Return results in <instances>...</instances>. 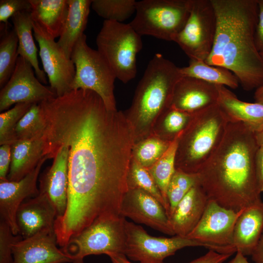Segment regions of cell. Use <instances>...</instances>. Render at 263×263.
<instances>
[{
  "mask_svg": "<svg viewBox=\"0 0 263 263\" xmlns=\"http://www.w3.org/2000/svg\"><path fill=\"white\" fill-rule=\"evenodd\" d=\"M111 259L112 263H132L129 261L126 256L121 253H112L108 255Z\"/></svg>",
  "mask_w": 263,
  "mask_h": 263,
  "instance_id": "ee69618b",
  "label": "cell"
},
{
  "mask_svg": "<svg viewBox=\"0 0 263 263\" xmlns=\"http://www.w3.org/2000/svg\"><path fill=\"white\" fill-rule=\"evenodd\" d=\"M259 13L255 32V42L258 50L263 51V0H258Z\"/></svg>",
  "mask_w": 263,
  "mask_h": 263,
  "instance_id": "b9f144b4",
  "label": "cell"
},
{
  "mask_svg": "<svg viewBox=\"0 0 263 263\" xmlns=\"http://www.w3.org/2000/svg\"><path fill=\"white\" fill-rule=\"evenodd\" d=\"M121 215L164 233L174 235L162 205L153 196L138 188H129L123 199Z\"/></svg>",
  "mask_w": 263,
  "mask_h": 263,
  "instance_id": "9a60e30c",
  "label": "cell"
},
{
  "mask_svg": "<svg viewBox=\"0 0 263 263\" xmlns=\"http://www.w3.org/2000/svg\"><path fill=\"white\" fill-rule=\"evenodd\" d=\"M256 141L258 146H263V128L256 133H254Z\"/></svg>",
  "mask_w": 263,
  "mask_h": 263,
  "instance_id": "7dc6e473",
  "label": "cell"
},
{
  "mask_svg": "<svg viewBox=\"0 0 263 263\" xmlns=\"http://www.w3.org/2000/svg\"><path fill=\"white\" fill-rule=\"evenodd\" d=\"M263 231V202L245 208L238 218L233 244L237 251L251 255Z\"/></svg>",
  "mask_w": 263,
  "mask_h": 263,
  "instance_id": "603a6c76",
  "label": "cell"
},
{
  "mask_svg": "<svg viewBox=\"0 0 263 263\" xmlns=\"http://www.w3.org/2000/svg\"><path fill=\"white\" fill-rule=\"evenodd\" d=\"M31 10L29 0H0V22L9 25L8 19L16 14L23 11L31 12Z\"/></svg>",
  "mask_w": 263,
  "mask_h": 263,
  "instance_id": "74e56055",
  "label": "cell"
},
{
  "mask_svg": "<svg viewBox=\"0 0 263 263\" xmlns=\"http://www.w3.org/2000/svg\"><path fill=\"white\" fill-rule=\"evenodd\" d=\"M71 58L75 68L72 90L92 91L101 98L108 110L116 111L114 94V83L116 77L97 50L88 46L85 34L75 44Z\"/></svg>",
  "mask_w": 263,
  "mask_h": 263,
  "instance_id": "ba28073f",
  "label": "cell"
},
{
  "mask_svg": "<svg viewBox=\"0 0 263 263\" xmlns=\"http://www.w3.org/2000/svg\"><path fill=\"white\" fill-rule=\"evenodd\" d=\"M35 75L32 64L19 56L13 73L0 91L1 112L17 103H40L56 96Z\"/></svg>",
  "mask_w": 263,
  "mask_h": 263,
  "instance_id": "4fadbf2b",
  "label": "cell"
},
{
  "mask_svg": "<svg viewBox=\"0 0 263 263\" xmlns=\"http://www.w3.org/2000/svg\"><path fill=\"white\" fill-rule=\"evenodd\" d=\"M231 255L209 250L204 255L188 263H223Z\"/></svg>",
  "mask_w": 263,
  "mask_h": 263,
  "instance_id": "ab89813d",
  "label": "cell"
},
{
  "mask_svg": "<svg viewBox=\"0 0 263 263\" xmlns=\"http://www.w3.org/2000/svg\"><path fill=\"white\" fill-rule=\"evenodd\" d=\"M170 143L152 134L133 145L132 157L141 166L149 169L163 155Z\"/></svg>",
  "mask_w": 263,
  "mask_h": 263,
  "instance_id": "d6a6232c",
  "label": "cell"
},
{
  "mask_svg": "<svg viewBox=\"0 0 263 263\" xmlns=\"http://www.w3.org/2000/svg\"><path fill=\"white\" fill-rule=\"evenodd\" d=\"M260 54H261V56H262V58L263 59V51L260 52Z\"/></svg>",
  "mask_w": 263,
  "mask_h": 263,
  "instance_id": "681fc988",
  "label": "cell"
},
{
  "mask_svg": "<svg viewBox=\"0 0 263 263\" xmlns=\"http://www.w3.org/2000/svg\"><path fill=\"white\" fill-rule=\"evenodd\" d=\"M34 104V103H33ZM33 104L19 103L0 114V145H11L17 141L15 130L21 118Z\"/></svg>",
  "mask_w": 263,
  "mask_h": 263,
  "instance_id": "d590c367",
  "label": "cell"
},
{
  "mask_svg": "<svg viewBox=\"0 0 263 263\" xmlns=\"http://www.w3.org/2000/svg\"><path fill=\"white\" fill-rule=\"evenodd\" d=\"M191 0L137 1L135 16L129 23L141 36L172 41L185 25Z\"/></svg>",
  "mask_w": 263,
  "mask_h": 263,
  "instance_id": "52a82bcc",
  "label": "cell"
},
{
  "mask_svg": "<svg viewBox=\"0 0 263 263\" xmlns=\"http://www.w3.org/2000/svg\"><path fill=\"white\" fill-rule=\"evenodd\" d=\"M228 122L217 103L193 113L178 140L176 169L197 173L219 145Z\"/></svg>",
  "mask_w": 263,
  "mask_h": 263,
  "instance_id": "5b68a950",
  "label": "cell"
},
{
  "mask_svg": "<svg viewBox=\"0 0 263 263\" xmlns=\"http://www.w3.org/2000/svg\"><path fill=\"white\" fill-rule=\"evenodd\" d=\"M56 217V211L51 201L45 194L39 193L25 200L18 208L16 215L18 235L24 239L54 229Z\"/></svg>",
  "mask_w": 263,
  "mask_h": 263,
  "instance_id": "d6986e66",
  "label": "cell"
},
{
  "mask_svg": "<svg viewBox=\"0 0 263 263\" xmlns=\"http://www.w3.org/2000/svg\"><path fill=\"white\" fill-rule=\"evenodd\" d=\"M254 99L255 102L263 103V85L256 89Z\"/></svg>",
  "mask_w": 263,
  "mask_h": 263,
  "instance_id": "bcb514c9",
  "label": "cell"
},
{
  "mask_svg": "<svg viewBox=\"0 0 263 263\" xmlns=\"http://www.w3.org/2000/svg\"><path fill=\"white\" fill-rule=\"evenodd\" d=\"M92 0H68L69 11L57 43L71 58L73 49L84 34Z\"/></svg>",
  "mask_w": 263,
  "mask_h": 263,
  "instance_id": "d4e9b609",
  "label": "cell"
},
{
  "mask_svg": "<svg viewBox=\"0 0 263 263\" xmlns=\"http://www.w3.org/2000/svg\"><path fill=\"white\" fill-rule=\"evenodd\" d=\"M244 209L234 211L208 200L200 220L186 237L205 244L209 250L232 255L236 252L233 244L234 226Z\"/></svg>",
  "mask_w": 263,
  "mask_h": 263,
  "instance_id": "8fae6325",
  "label": "cell"
},
{
  "mask_svg": "<svg viewBox=\"0 0 263 263\" xmlns=\"http://www.w3.org/2000/svg\"><path fill=\"white\" fill-rule=\"evenodd\" d=\"M129 188H138L155 197L165 208L169 217V209L154 179L146 168L141 166L132 157L127 177Z\"/></svg>",
  "mask_w": 263,
  "mask_h": 263,
  "instance_id": "836d02e7",
  "label": "cell"
},
{
  "mask_svg": "<svg viewBox=\"0 0 263 263\" xmlns=\"http://www.w3.org/2000/svg\"><path fill=\"white\" fill-rule=\"evenodd\" d=\"M216 28V16L211 0H191L188 19L173 41L190 60L205 61L213 46Z\"/></svg>",
  "mask_w": 263,
  "mask_h": 263,
  "instance_id": "30bf717a",
  "label": "cell"
},
{
  "mask_svg": "<svg viewBox=\"0 0 263 263\" xmlns=\"http://www.w3.org/2000/svg\"><path fill=\"white\" fill-rule=\"evenodd\" d=\"M21 238L20 235L13 234L6 223L0 221V263H13V245Z\"/></svg>",
  "mask_w": 263,
  "mask_h": 263,
  "instance_id": "8d00e7d4",
  "label": "cell"
},
{
  "mask_svg": "<svg viewBox=\"0 0 263 263\" xmlns=\"http://www.w3.org/2000/svg\"><path fill=\"white\" fill-rule=\"evenodd\" d=\"M41 107L43 156L62 145L69 149L67 206L54 225L67 241L97 219L122 215L134 135L123 112L108 110L91 90H72Z\"/></svg>",
  "mask_w": 263,
  "mask_h": 263,
  "instance_id": "6da1fadb",
  "label": "cell"
},
{
  "mask_svg": "<svg viewBox=\"0 0 263 263\" xmlns=\"http://www.w3.org/2000/svg\"><path fill=\"white\" fill-rule=\"evenodd\" d=\"M192 115L171 106L158 117L153 126L152 134L171 143L186 128Z\"/></svg>",
  "mask_w": 263,
  "mask_h": 263,
  "instance_id": "f1b7e54d",
  "label": "cell"
},
{
  "mask_svg": "<svg viewBox=\"0 0 263 263\" xmlns=\"http://www.w3.org/2000/svg\"><path fill=\"white\" fill-rule=\"evenodd\" d=\"M33 35L39 46V55L44 73L47 75L52 90L56 96L72 91L75 68L55 39L36 22L33 21Z\"/></svg>",
  "mask_w": 263,
  "mask_h": 263,
  "instance_id": "5bb4252c",
  "label": "cell"
},
{
  "mask_svg": "<svg viewBox=\"0 0 263 263\" xmlns=\"http://www.w3.org/2000/svg\"><path fill=\"white\" fill-rule=\"evenodd\" d=\"M235 257L228 263H250L241 252L237 251Z\"/></svg>",
  "mask_w": 263,
  "mask_h": 263,
  "instance_id": "f6af8a7d",
  "label": "cell"
},
{
  "mask_svg": "<svg viewBox=\"0 0 263 263\" xmlns=\"http://www.w3.org/2000/svg\"><path fill=\"white\" fill-rule=\"evenodd\" d=\"M125 255L140 263H164L167 257L188 246H204L197 241L176 235L171 238L150 235L141 226L126 220Z\"/></svg>",
  "mask_w": 263,
  "mask_h": 263,
  "instance_id": "7c38bea8",
  "label": "cell"
},
{
  "mask_svg": "<svg viewBox=\"0 0 263 263\" xmlns=\"http://www.w3.org/2000/svg\"><path fill=\"white\" fill-rule=\"evenodd\" d=\"M46 122L40 103H34L18 123L17 140H30L43 137Z\"/></svg>",
  "mask_w": 263,
  "mask_h": 263,
  "instance_id": "1f68e13d",
  "label": "cell"
},
{
  "mask_svg": "<svg viewBox=\"0 0 263 263\" xmlns=\"http://www.w3.org/2000/svg\"><path fill=\"white\" fill-rule=\"evenodd\" d=\"M218 89L217 103L228 122L242 123L254 133L263 128V103L243 101L223 85Z\"/></svg>",
  "mask_w": 263,
  "mask_h": 263,
  "instance_id": "7402d4cb",
  "label": "cell"
},
{
  "mask_svg": "<svg viewBox=\"0 0 263 263\" xmlns=\"http://www.w3.org/2000/svg\"><path fill=\"white\" fill-rule=\"evenodd\" d=\"M218 85L182 76L174 87L171 106L193 114L217 103Z\"/></svg>",
  "mask_w": 263,
  "mask_h": 263,
  "instance_id": "ffe728a7",
  "label": "cell"
},
{
  "mask_svg": "<svg viewBox=\"0 0 263 263\" xmlns=\"http://www.w3.org/2000/svg\"><path fill=\"white\" fill-rule=\"evenodd\" d=\"M48 159L47 156L43 157L35 169L19 181L0 180V220L10 226L15 235H18L16 221L17 211L26 198L39 194L37 179L42 165Z\"/></svg>",
  "mask_w": 263,
  "mask_h": 263,
  "instance_id": "2e32d148",
  "label": "cell"
},
{
  "mask_svg": "<svg viewBox=\"0 0 263 263\" xmlns=\"http://www.w3.org/2000/svg\"><path fill=\"white\" fill-rule=\"evenodd\" d=\"M97 51L116 78L127 83L137 74L136 56L143 47L141 36L129 24L104 20L97 35Z\"/></svg>",
  "mask_w": 263,
  "mask_h": 263,
  "instance_id": "8992f818",
  "label": "cell"
},
{
  "mask_svg": "<svg viewBox=\"0 0 263 263\" xmlns=\"http://www.w3.org/2000/svg\"><path fill=\"white\" fill-rule=\"evenodd\" d=\"M255 168L258 187L260 192H263V146H259L255 155Z\"/></svg>",
  "mask_w": 263,
  "mask_h": 263,
  "instance_id": "60d3db41",
  "label": "cell"
},
{
  "mask_svg": "<svg viewBox=\"0 0 263 263\" xmlns=\"http://www.w3.org/2000/svg\"><path fill=\"white\" fill-rule=\"evenodd\" d=\"M73 263H84L83 259H76L72 262Z\"/></svg>",
  "mask_w": 263,
  "mask_h": 263,
  "instance_id": "c3c4849f",
  "label": "cell"
},
{
  "mask_svg": "<svg viewBox=\"0 0 263 263\" xmlns=\"http://www.w3.org/2000/svg\"><path fill=\"white\" fill-rule=\"evenodd\" d=\"M208 201V199L199 184L192 188L169 218L174 234L186 237L200 220Z\"/></svg>",
  "mask_w": 263,
  "mask_h": 263,
  "instance_id": "44dd1931",
  "label": "cell"
},
{
  "mask_svg": "<svg viewBox=\"0 0 263 263\" xmlns=\"http://www.w3.org/2000/svg\"><path fill=\"white\" fill-rule=\"evenodd\" d=\"M251 256L254 263H263V231Z\"/></svg>",
  "mask_w": 263,
  "mask_h": 263,
  "instance_id": "7bdbcfd3",
  "label": "cell"
},
{
  "mask_svg": "<svg viewBox=\"0 0 263 263\" xmlns=\"http://www.w3.org/2000/svg\"><path fill=\"white\" fill-rule=\"evenodd\" d=\"M54 229L17 240L13 245V263H68L72 260L57 248Z\"/></svg>",
  "mask_w": 263,
  "mask_h": 263,
  "instance_id": "e0dca14e",
  "label": "cell"
},
{
  "mask_svg": "<svg viewBox=\"0 0 263 263\" xmlns=\"http://www.w3.org/2000/svg\"><path fill=\"white\" fill-rule=\"evenodd\" d=\"M43 137L17 140L11 145V161L7 180L19 181L37 166L43 156Z\"/></svg>",
  "mask_w": 263,
  "mask_h": 263,
  "instance_id": "cb8c5ba5",
  "label": "cell"
},
{
  "mask_svg": "<svg viewBox=\"0 0 263 263\" xmlns=\"http://www.w3.org/2000/svg\"><path fill=\"white\" fill-rule=\"evenodd\" d=\"M135 0H92L91 7L106 20L122 22L136 10Z\"/></svg>",
  "mask_w": 263,
  "mask_h": 263,
  "instance_id": "e575fe53",
  "label": "cell"
},
{
  "mask_svg": "<svg viewBox=\"0 0 263 263\" xmlns=\"http://www.w3.org/2000/svg\"><path fill=\"white\" fill-rule=\"evenodd\" d=\"M11 161V145L3 144L0 147V180H7Z\"/></svg>",
  "mask_w": 263,
  "mask_h": 263,
  "instance_id": "f35d334b",
  "label": "cell"
},
{
  "mask_svg": "<svg viewBox=\"0 0 263 263\" xmlns=\"http://www.w3.org/2000/svg\"><path fill=\"white\" fill-rule=\"evenodd\" d=\"M182 76L179 67L160 54L149 61L131 105L123 112L132 130L134 144L152 134L158 117L171 107L174 87Z\"/></svg>",
  "mask_w": 263,
  "mask_h": 263,
  "instance_id": "277c9868",
  "label": "cell"
},
{
  "mask_svg": "<svg viewBox=\"0 0 263 263\" xmlns=\"http://www.w3.org/2000/svg\"><path fill=\"white\" fill-rule=\"evenodd\" d=\"M46 156L53 158L54 161L39 179V191L48 197L56 209L57 217H60L67 206L69 149L62 145Z\"/></svg>",
  "mask_w": 263,
  "mask_h": 263,
  "instance_id": "ac0fdd59",
  "label": "cell"
},
{
  "mask_svg": "<svg viewBox=\"0 0 263 263\" xmlns=\"http://www.w3.org/2000/svg\"><path fill=\"white\" fill-rule=\"evenodd\" d=\"M258 148L248 127L228 122L219 145L197 173L208 200L236 211L262 201L255 168Z\"/></svg>",
  "mask_w": 263,
  "mask_h": 263,
  "instance_id": "7a4b0ae2",
  "label": "cell"
},
{
  "mask_svg": "<svg viewBox=\"0 0 263 263\" xmlns=\"http://www.w3.org/2000/svg\"><path fill=\"white\" fill-rule=\"evenodd\" d=\"M183 76L199 79L216 85L235 89L239 86L237 77L229 70L209 65L205 61L190 60L188 66L179 67Z\"/></svg>",
  "mask_w": 263,
  "mask_h": 263,
  "instance_id": "83f0119b",
  "label": "cell"
},
{
  "mask_svg": "<svg viewBox=\"0 0 263 263\" xmlns=\"http://www.w3.org/2000/svg\"><path fill=\"white\" fill-rule=\"evenodd\" d=\"M216 20L205 62L230 71L247 91L263 85V59L255 42L258 0H210Z\"/></svg>",
  "mask_w": 263,
  "mask_h": 263,
  "instance_id": "3957f363",
  "label": "cell"
},
{
  "mask_svg": "<svg viewBox=\"0 0 263 263\" xmlns=\"http://www.w3.org/2000/svg\"><path fill=\"white\" fill-rule=\"evenodd\" d=\"M0 38V87L1 89L13 73L18 58L19 40L12 26L2 23Z\"/></svg>",
  "mask_w": 263,
  "mask_h": 263,
  "instance_id": "f546056e",
  "label": "cell"
},
{
  "mask_svg": "<svg viewBox=\"0 0 263 263\" xmlns=\"http://www.w3.org/2000/svg\"><path fill=\"white\" fill-rule=\"evenodd\" d=\"M125 217L97 219L70 239L62 250L72 260L83 259L90 255L125 254L126 240Z\"/></svg>",
  "mask_w": 263,
  "mask_h": 263,
  "instance_id": "9c48e42d",
  "label": "cell"
},
{
  "mask_svg": "<svg viewBox=\"0 0 263 263\" xmlns=\"http://www.w3.org/2000/svg\"><path fill=\"white\" fill-rule=\"evenodd\" d=\"M31 15L51 37L59 38L69 11L68 0H29Z\"/></svg>",
  "mask_w": 263,
  "mask_h": 263,
  "instance_id": "484cf974",
  "label": "cell"
},
{
  "mask_svg": "<svg viewBox=\"0 0 263 263\" xmlns=\"http://www.w3.org/2000/svg\"><path fill=\"white\" fill-rule=\"evenodd\" d=\"M11 20L18 38L19 56L32 64L36 76L42 84H47L46 75L40 69L38 59V49L33 39V20L31 12H19L11 18Z\"/></svg>",
  "mask_w": 263,
  "mask_h": 263,
  "instance_id": "4316f807",
  "label": "cell"
},
{
  "mask_svg": "<svg viewBox=\"0 0 263 263\" xmlns=\"http://www.w3.org/2000/svg\"><path fill=\"white\" fill-rule=\"evenodd\" d=\"M179 136L170 143L167 150L159 159L151 167L147 169L159 189L169 209L167 190L171 179L176 170L175 155Z\"/></svg>",
  "mask_w": 263,
  "mask_h": 263,
  "instance_id": "4dcf8cb0",
  "label": "cell"
}]
</instances>
